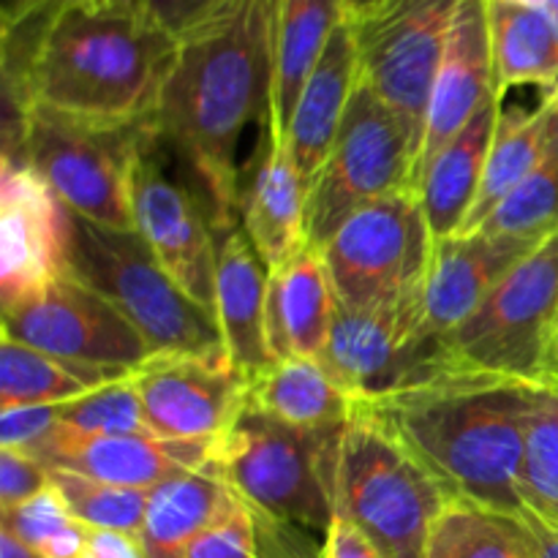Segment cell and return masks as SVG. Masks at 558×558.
I'll use <instances>...</instances> for the list:
<instances>
[{
	"instance_id": "681fc988",
	"label": "cell",
	"mask_w": 558,
	"mask_h": 558,
	"mask_svg": "<svg viewBox=\"0 0 558 558\" xmlns=\"http://www.w3.org/2000/svg\"><path fill=\"white\" fill-rule=\"evenodd\" d=\"M512 3L529 5V9H545V5H548V0H512Z\"/></svg>"
},
{
	"instance_id": "d4e9b609",
	"label": "cell",
	"mask_w": 558,
	"mask_h": 558,
	"mask_svg": "<svg viewBox=\"0 0 558 558\" xmlns=\"http://www.w3.org/2000/svg\"><path fill=\"white\" fill-rule=\"evenodd\" d=\"M238 494L210 466L167 480L147 496L140 543L147 558H185L202 532L213 526Z\"/></svg>"
},
{
	"instance_id": "60d3db41",
	"label": "cell",
	"mask_w": 558,
	"mask_h": 558,
	"mask_svg": "<svg viewBox=\"0 0 558 558\" xmlns=\"http://www.w3.org/2000/svg\"><path fill=\"white\" fill-rule=\"evenodd\" d=\"M145 16H150L161 31L180 38L202 16L210 14L221 0H131Z\"/></svg>"
},
{
	"instance_id": "d590c367",
	"label": "cell",
	"mask_w": 558,
	"mask_h": 558,
	"mask_svg": "<svg viewBox=\"0 0 558 558\" xmlns=\"http://www.w3.org/2000/svg\"><path fill=\"white\" fill-rule=\"evenodd\" d=\"M71 523H74V518L65 510L54 485H49V488H44L33 499L22 501V505L0 510V529L20 539L31 550H36V554H41Z\"/></svg>"
},
{
	"instance_id": "ab89813d",
	"label": "cell",
	"mask_w": 558,
	"mask_h": 558,
	"mask_svg": "<svg viewBox=\"0 0 558 558\" xmlns=\"http://www.w3.org/2000/svg\"><path fill=\"white\" fill-rule=\"evenodd\" d=\"M54 428H60V407L0 409V447L5 450H33Z\"/></svg>"
},
{
	"instance_id": "9a60e30c",
	"label": "cell",
	"mask_w": 558,
	"mask_h": 558,
	"mask_svg": "<svg viewBox=\"0 0 558 558\" xmlns=\"http://www.w3.org/2000/svg\"><path fill=\"white\" fill-rule=\"evenodd\" d=\"M158 439L218 441L245 409L248 376L229 354H150L131 371Z\"/></svg>"
},
{
	"instance_id": "6da1fadb",
	"label": "cell",
	"mask_w": 558,
	"mask_h": 558,
	"mask_svg": "<svg viewBox=\"0 0 558 558\" xmlns=\"http://www.w3.org/2000/svg\"><path fill=\"white\" fill-rule=\"evenodd\" d=\"M0 33L5 136L27 109L93 123H147L178 47L131 0H60Z\"/></svg>"
},
{
	"instance_id": "7402d4cb",
	"label": "cell",
	"mask_w": 558,
	"mask_h": 558,
	"mask_svg": "<svg viewBox=\"0 0 558 558\" xmlns=\"http://www.w3.org/2000/svg\"><path fill=\"white\" fill-rule=\"evenodd\" d=\"M338 294L316 248L303 251L270 270L267 287V347L272 360H319L338 314Z\"/></svg>"
},
{
	"instance_id": "2e32d148",
	"label": "cell",
	"mask_w": 558,
	"mask_h": 558,
	"mask_svg": "<svg viewBox=\"0 0 558 558\" xmlns=\"http://www.w3.org/2000/svg\"><path fill=\"white\" fill-rule=\"evenodd\" d=\"M71 213L25 163H0V294L38 292L69 272Z\"/></svg>"
},
{
	"instance_id": "8d00e7d4",
	"label": "cell",
	"mask_w": 558,
	"mask_h": 558,
	"mask_svg": "<svg viewBox=\"0 0 558 558\" xmlns=\"http://www.w3.org/2000/svg\"><path fill=\"white\" fill-rule=\"evenodd\" d=\"M185 558H256L254 510L238 496L234 505L199 534Z\"/></svg>"
},
{
	"instance_id": "b9f144b4",
	"label": "cell",
	"mask_w": 558,
	"mask_h": 558,
	"mask_svg": "<svg viewBox=\"0 0 558 558\" xmlns=\"http://www.w3.org/2000/svg\"><path fill=\"white\" fill-rule=\"evenodd\" d=\"M325 558H385L381 550L354 526L349 518H332L330 529L325 532V545H322Z\"/></svg>"
},
{
	"instance_id": "30bf717a",
	"label": "cell",
	"mask_w": 558,
	"mask_h": 558,
	"mask_svg": "<svg viewBox=\"0 0 558 558\" xmlns=\"http://www.w3.org/2000/svg\"><path fill=\"white\" fill-rule=\"evenodd\" d=\"M131 218L163 270L216 316V213L156 123L142 136L131 169Z\"/></svg>"
},
{
	"instance_id": "8992f818",
	"label": "cell",
	"mask_w": 558,
	"mask_h": 558,
	"mask_svg": "<svg viewBox=\"0 0 558 558\" xmlns=\"http://www.w3.org/2000/svg\"><path fill=\"white\" fill-rule=\"evenodd\" d=\"M69 272L107 298L153 354H223L213 311L196 303L136 229L98 227L71 213Z\"/></svg>"
},
{
	"instance_id": "4fadbf2b",
	"label": "cell",
	"mask_w": 558,
	"mask_h": 558,
	"mask_svg": "<svg viewBox=\"0 0 558 558\" xmlns=\"http://www.w3.org/2000/svg\"><path fill=\"white\" fill-rule=\"evenodd\" d=\"M0 330L9 341L93 368L134 371L153 354L136 327L71 272L3 303Z\"/></svg>"
},
{
	"instance_id": "52a82bcc",
	"label": "cell",
	"mask_w": 558,
	"mask_h": 558,
	"mask_svg": "<svg viewBox=\"0 0 558 558\" xmlns=\"http://www.w3.org/2000/svg\"><path fill=\"white\" fill-rule=\"evenodd\" d=\"M147 123H93L49 109H27L3 158L31 167L65 210L98 227L134 229L131 169Z\"/></svg>"
},
{
	"instance_id": "74e56055",
	"label": "cell",
	"mask_w": 558,
	"mask_h": 558,
	"mask_svg": "<svg viewBox=\"0 0 558 558\" xmlns=\"http://www.w3.org/2000/svg\"><path fill=\"white\" fill-rule=\"evenodd\" d=\"M52 485L49 469L22 450L0 447V510L22 505Z\"/></svg>"
},
{
	"instance_id": "3957f363",
	"label": "cell",
	"mask_w": 558,
	"mask_h": 558,
	"mask_svg": "<svg viewBox=\"0 0 558 558\" xmlns=\"http://www.w3.org/2000/svg\"><path fill=\"white\" fill-rule=\"evenodd\" d=\"M354 403L374 414L452 501L521 515L518 472L532 381L445 368Z\"/></svg>"
},
{
	"instance_id": "5bb4252c",
	"label": "cell",
	"mask_w": 558,
	"mask_h": 558,
	"mask_svg": "<svg viewBox=\"0 0 558 558\" xmlns=\"http://www.w3.org/2000/svg\"><path fill=\"white\" fill-rule=\"evenodd\" d=\"M319 363L354 401H371L450 368L441 341L425 330L423 298L371 308L338 305Z\"/></svg>"
},
{
	"instance_id": "f35d334b",
	"label": "cell",
	"mask_w": 558,
	"mask_h": 558,
	"mask_svg": "<svg viewBox=\"0 0 558 558\" xmlns=\"http://www.w3.org/2000/svg\"><path fill=\"white\" fill-rule=\"evenodd\" d=\"M254 510V507H251ZM256 558H325L308 529L254 510Z\"/></svg>"
},
{
	"instance_id": "f546056e",
	"label": "cell",
	"mask_w": 558,
	"mask_h": 558,
	"mask_svg": "<svg viewBox=\"0 0 558 558\" xmlns=\"http://www.w3.org/2000/svg\"><path fill=\"white\" fill-rule=\"evenodd\" d=\"M125 376H131V371L93 368L9 338L0 341V409L60 407Z\"/></svg>"
},
{
	"instance_id": "f1b7e54d",
	"label": "cell",
	"mask_w": 558,
	"mask_h": 558,
	"mask_svg": "<svg viewBox=\"0 0 558 558\" xmlns=\"http://www.w3.org/2000/svg\"><path fill=\"white\" fill-rule=\"evenodd\" d=\"M347 22L343 0H281L276 44V85L267 123L287 136L305 80L319 63L338 25Z\"/></svg>"
},
{
	"instance_id": "d6986e66",
	"label": "cell",
	"mask_w": 558,
	"mask_h": 558,
	"mask_svg": "<svg viewBox=\"0 0 558 558\" xmlns=\"http://www.w3.org/2000/svg\"><path fill=\"white\" fill-rule=\"evenodd\" d=\"M308 183L300 174L287 136L265 123V136L240 169V227L270 270L308 245Z\"/></svg>"
},
{
	"instance_id": "7dc6e473",
	"label": "cell",
	"mask_w": 558,
	"mask_h": 558,
	"mask_svg": "<svg viewBox=\"0 0 558 558\" xmlns=\"http://www.w3.org/2000/svg\"><path fill=\"white\" fill-rule=\"evenodd\" d=\"M545 379L558 381V327H556V336L550 341V352H548V363H545Z\"/></svg>"
},
{
	"instance_id": "1f68e13d",
	"label": "cell",
	"mask_w": 558,
	"mask_h": 558,
	"mask_svg": "<svg viewBox=\"0 0 558 558\" xmlns=\"http://www.w3.org/2000/svg\"><path fill=\"white\" fill-rule=\"evenodd\" d=\"M518 499L521 512L558 523V381L532 385Z\"/></svg>"
},
{
	"instance_id": "7bdbcfd3",
	"label": "cell",
	"mask_w": 558,
	"mask_h": 558,
	"mask_svg": "<svg viewBox=\"0 0 558 558\" xmlns=\"http://www.w3.org/2000/svg\"><path fill=\"white\" fill-rule=\"evenodd\" d=\"M87 558H147L140 534L87 529Z\"/></svg>"
},
{
	"instance_id": "5b68a950",
	"label": "cell",
	"mask_w": 558,
	"mask_h": 558,
	"mask_svg": "<svg viewBox=\"0 0 558 558\" xmlns=\"http://www.w3.org/2000/svg\"><path fill=\"white\" fill-rule=\"evenodd\" d=\"M341 430L294 428L245 407L210 463L256 512L325 534L336 518Z\"/></svg>"
},
{
	"instance_id": "e575fe53",
	"label": "cell",
	"mask_w": 558,
	"mask_h": 558,
	"mask_svg": "<svg viewBox=\"0 0 558 558\" xmlns=\"http://www.w3.org/2000/svg\"><path fill=\"white\" fill-rule=\"evenodd\" d=\"M60 428L87 436H153L131 376L60 403Z\"/></svg>"
},
{
	"instance_id": "9c48e42d",
	"label": "cell",
	"mask_w": 558,
	"mask_h": 558,
	"mask_svg": "<svg viewBox=\"0 0 558 558\" xmlns=\"http://www.w3.org/2000/svg\"><path fill=\"white\" fill-rule=\"evenodd\" d=\"M558 327V234L523 256L461 327L441 338L450 368L543 381Z\"/></svg>"
},
{
	"instance_id": "e0dca14e",
	"label": "cell",
	"mask_w": 558,
	"mask_h": 558,
	"mask_svg": "<svg viewBox=\"0 0 558 558\" xmlns=\"http://www.w3.org/2000/svg\"><path fill=\"white\" fill-rule=\"evenodd\" d=\"M216 441H174L158 436H87L54 428L27 450L49 472H71L98 483L153 490L167 480L210 466Z\"/></svg>"
},
{
	"instance_id": "ffe728a7",
	"label": "cell",
	"mask_w": 558,
	"mask_h": 558,
	"mask_svg": "<svg viewBox=\"0 0 558 558\" xmlns=\"http://www.w3.org/2000/svg\"><path fill=\"white\" fill-rule=\"evenodd\" d=\"M537 245L490 234H456L434 240V256L423 289L425 330L450 336L496 289V283Z\"/></svg>"
},
{
	"instance_id": "ee69618b",
	"label": "cell",
	"mask_w": 558,
	"mask_h": 558,
	"mask_svg": "<svg viewBox=\"0 0 558 558\" xmlns=\"http://www.w3.org/2000/svg\"><path fill=\"white\" fill-rule=\"evenodd\" d=\"M521 523L532 539L534 556L537 558H558V523H548L532 512H521Z\"/></svg>"
},
{
	"instance_id": "277c9868",
	"label": "cell",
	"mask_w": 558,
	"mask_h": 558,
	"mask_svg": "<svg viewBox=\"0 0 558 558\" xmlns=\"http://www.w3.org/2000/svg\"><path fill=\"white\" fill-rule=\"evenodd\" d=\"M428 469L360 403L338 441L336 512L385 558H428L430 534L450 505Z\"/></svg>"
},
{
	"instance_id": "4316f807",
	"label": "cell",
	"mask_w": 558,
	"mask_h": 558,
	"mask_svg": "<svg viewBox=\"0 0 558 558\" xmlns=\"http://www.w3.org/2000/svg\"><path fill=\"white\" fill-rule=\"evenodd\" d=\"M556 134L558 87L545 93L543 104L532 112H521V109H507L505 112L501 109L499 125H496L494 142H490L488 161H485L483 185H480L477 202H474L461 234L477 232V227L494 213V207L534 172V167L543 161Z\"/></svg>"
},
{
	"instance_id": "bcb514c9",
	"label": "cell",
	"mask_w": 558,
	"mask_h": 558,
	"mask_svg": "<svg viewBox=\"0 0 558 558\" xmlns=\"http://www.w3.org/2000/svg\"><path fill=\"white\" fill-rule=\"evenodd\" d=\"M0 558H41L36 550H31L27 545H22L20 539L11 537L9 532L0 529Z\"/></svg>"
},
{
	"instance_id": "cb8c5ba5",
	"label": "cell",
	"mask_w": 558,
	"mask_h": 558,
	"mask_svg": "<svg viewBox=\"0 0 558 558\" xmlns=\"http://www.w3.org/2000/svg\"><path fill=\"white\" fill-rule=\"evenodd\" d=\"M501 114V96H494L458 136H452L420 174L417 196L434 240L456 238L483 185L485 161Z\"/></svg>"
},
{
	"instance_id": "ac0fdd59",
	"label": "cell",
	"mask_w": 558,
	"mask_h": 558,
	"mask_svg": "<svg viewBox=\"0 0 558 558\" xmlns=\"http://www.w3.org/2000/svg\"><path fill=\"white\" fill-rule=\"evenodd\" d=\"M494 96H499V90H496L494 49H490L488 0H461L430 90L414 191L420 174L434 161L436 153L452 136L461 134L463 125Z\"/></svg>"
},
{
	"instance_id": "7c38bea8",
	"label": "cell",
	"mask_w": 558,
	"mask_h": 558,
	"mask_svg": "<svg viewBox=\"0 0 558 558\" xmlns=\"http://www.w3.org/2000/svg\"><path fill=\"white\" fill-rule=\"evenodd\" d=\"M461 0H379L352 22L360 82L425 134L430 90Z\"/></svg>"
},
{
	"instance_id": "8fae6325",
	"label": "cell",
	"mask_w": 558,
	"mask_h": 558,
	"mask_svg": "<svg viewBox=\"0 0 558 558\" xmlns=\"http://www.w3.org/2000/svg\"><path fill=\"white\" fill-rule=\"evenodd\" d=\"M347 308L423 298L434 234L414 191L376 199L341 223L319 251Z\"/></svg>"
},
{
	"instance_id": "c3c4849f",
	"label": "cell",
	"mask_w": 558,
	"mask_h": 558,
	"mask_svg": "<svg viewBox=\"0 0 558 558\" xmlns=\"http://www.w3.org/2000/svg\"><path fill=\"white\" fill-rule=\"evenodd\" d=\"M379 0H343V9H347V20H357L360 14H365V11L371 9V5H376Z\"/></svg>"
},
{
	"instance_id": "f6af8a7d",
	"label": "cell",
	"mask_w": 558,
	"mask_h": 558,
	"mask_svg": "<svg viewBox=\"0 0 558 558\" xmlns=\"http://www.w3.org/2000/svg\"><path fill=\"white\" fill-rule=\"evenodd\" d=\"M58 3L60 0H0V31L22 25L31 16L44 14V11Z\"/></svg>"
},
{
	"instance_id": "83f0119b",
	"label": "cell",
	"mask_w": 558,
	"mask_h": 558,
	"mask_svg": "<svg viewBox=\"0 0 558 558\" xmlns=\"http://www.w3.org/2000/svg\"><path fill=\"white\" fill-rule=\"evenodd\" d=\"M490 49L496 90L505 98L512 87H558V25L545 9L488 0Z\"/></svg>"
},
{
	"instance_id": "d6a6232c",
	"label": "cell",
	"mask_w": 558,
	"mask_h": 558,
	"mask_svg": "<svg viewBox=\"0 0 558 558\" xmlns=\"http://www.w3.org/2000/svg\"><path fill=\"white\" fill-rule=\"evenodd\" d=\"M472 234L512 238L532 245L558 234V134L534 172Z\"/></svg>"
},
{
	"instance_id": "44dd1931",
	"label": "cell",
	"mask_w": 558,
	"mask_h": 558,
	"mask_svg": "<svg viewBox=\"0 0 558 558\" xmlns=\"http://www.w3.org/2000/svg\"><path fill=\"white\" fill-rule=\"evenodd\" d=\"M267 287L270 267L240 221L218 229L216 322L229 360L248 379L272 363L267 347Z\"/></svg>"
},
{
	"instance_id": "836d02e7",
	"label": "cell",
	"mask_w": 558,
	"mask_h": 558,
	"mask_svg": "<svg viewBox=\"0 0 558 558\" xmlns=\"http://www.w3.org/2000/svg\"><path fill=\"white\" fill-rule=\"evenodd\" d=\"M49 477H52L65 510L82 526L129 534L142 532L150 490L98 483V480L71 472H49Z\"/></svg>"
},
{
	"instance_id": "f907efd6",
	"label": "cell",
	"mask_w": 558,
	"mask_h": 558,
	"mask_svg": "<svg viewBox=\"0 0 558 558\" xmlns=\"http://www.w3.org/2000/svg\"><path fill=\"white\" fill-rule=\"evenodd\" d=\"M90 3H109V0H90Z\"/></svg>"
},
{
	"instance_id": "7a4b0ae2",
	"label": "cell",
	"mask_w": 558,
	"mask_h": 558,
	"mask_svg": "<svg viewBox=\"0 0 558 558\" xmlns=\"http://www.w3.org/2000/svg\"><path fill=\"white\" fill-rule=\"evenodd\" d=\"M281 0H221L178 38L156 129L210 199L240 221V136L270 118Z\"/></svg>"
},
{
	"instance_id": "ba28073f",
	"label": "cell",
	"mask_w": 558,
	"mask_h": 558,
	"mask_svg": "<svg viewBox=\"0 0 558 558\" xmlns=\"http://www.w3.org/2000/svg\"><path fill=\"white\" fill-rule=\"evenodd\" d=\"M420 147L423 134L357 82L336 145L308 185L305 232L311 248H325L341 223L371 202L414 191Z\"/></svg>"
},
{
	"instance_id": "4dcf8cb0",
	"label": "cell",
	"mask_w": 558,
	"mask_h": 558,
	"mask_svg": "<svg viewBox=\"0 0 558 558\" xmlns=\"http://www.w3.org/2000/svg\"><path fill=\"white\" fill-rule=\"evenodd\" d=\"M428 558H537L521 518L450 501L430 534Z\"/></svg>"
},
{
	"instance_id": "484cf974",
	"label": "cell",
	"mask_w": 558,
	"mask_h": 558,
	"mask_svg": "<svg viewBox=\"0 0 558 558\" xmlns=\"http://www.w3.org/2000/svg\"><path fill=\"white\" fill-rule=\"evenodd\" d=\"M245 407L294 428H341L352 417L354 398L327 374L319 360H272L248 379Z\"/></svg>"
},
{
	"instance_id": "603a6c76",
	"label": "cell",
	"mask_w": 558,
	"mask_h": 558,
	"mask_svg": "<svg viewBox=\"0 0 558 558\" xmlns=\"http://www.w3.org/2000/svg\"><path fill=\"white\" fill-rule=\"evenodd\" d=\"M360 82L357 44L352 22H341L319 63L305 80L294 112L287 125V145L305 183L316 178L322 163L330 156L336 136L347 118L349 101Z\"/></svg>"
}]
</instances>
